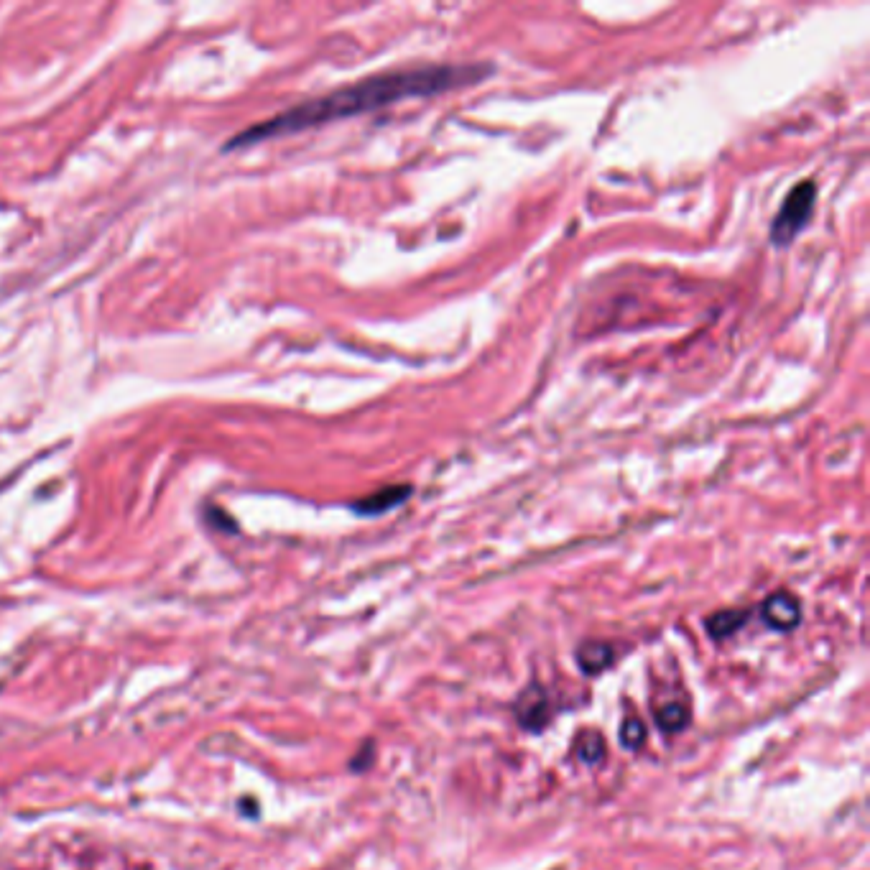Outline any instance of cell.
<instances>
[{"instance_id":"obj_1","label":"cell","mask_w":870,"mask_h":870,"mask_svg":"<svg viewBox=\"0 0 870 870\" xmlns=\"http://www.w3.org/2000/svg\"><path fill=\"white\" fill-rule=\"evenodd\" d=\"M495 67L490 62H465V64H421V67L388 69V72L373 74L353 85L337 87L327 95L309 100V103L296 105L286 113L276 115L271 120H263L258 126L248 128L240 136L225 146L243 148L261 143L266 138L291 136L309 128L327 126L335 120L355 118V115L373 113V110L388 108L401 100H414V97H434L444 92L460 90V87H475L485 82Z\"/></svg>"},{"instance_id":"obj_2","label":"cell","mask_w":870,"mask_h":870,"mask_svg":"<svg viewBox=\"0 0 870 870\" xmlns=\"http://www.w3.org/2000/svg\"><path fill=\"white\" fill-rule=\"evenodd\" d=\"M814 205H817V184L812 179H804L797 187L791 189L784 197V205L776 212L774 225H771V243L776 248H784V245L794 243L797 235L812 220Z\"/></svg>"},{"instance_id":"obj_3","label":"cell","mask_w":870,"mask_h":870,"mask_svg":"<svg viewBox=\"0 0 870 870\" xmlns=\"http://www.w3.org/2000/svg\"><path fill=\"white\" fill-rule=\"evenodd\" d=\"M761 618L768 628L774 631H791L802 620V605L789 592H774L771 598L763 600Z\"/></svg>"},{"instance_id":"obj_4","label":"cell","mask_w":870,"mask_h":870,"mask_svg":"<svg viewBox=\"0 0 870 870\" xmlns=\"http://www.w3.org/2000/svg\"><path fill=\"white\" fill-rule=\"evenodd\" d=\"M409 495L411 485H388V488H381L355 501L353 511L358 516H381V513L393 511V508H399L401 503L409 501Z\"/></svg>"},{"instance_id":"obj_5","label":"cell","mask_w":870,"mask_h":870,"mask_svg":"<svg viewBox=\"0 0 870 870\" xmlns=\"http://www.w3.org/2000/svg\"><path fill=\"white\" fill-rule=\"evenodd\" d=\"M518 723L529 730H539L549 720V700L541 687H529L516 702Z\"/></svg>"},{"instance_id":"obj_6","label":"cell","mask_w":870,"mask_h":870,"mask_svg":"<svg viewBox=\"0 0 870 870\" xmlns=\"http://www.w3.org/2000/svg\"><path fill=\"white\" fill-rule=\"evenodd\" d=\"M613 659H615V649L610 646V643H603V641L585 643V646H580V651H577V664H580V669L585 671V674H600V671L608 669V666L613 664Z\"/></svg>"},{"instance_id":"obj_7","label":"cell","mask_w":870,"mask_h":870,"mask_svg":"<svg viewBox=\"0 0 870 870\" xmlns=\"http://www.w3.org/2000/svg\"><path fill=\"white\" fill-rule=\"evenodd\" d=\"M745 620H748V613H745V610H720V613L707 618V631H710L712 638L720 641V638L733 636L738 628H743Z\"/></svg>"},{"instance_id":"obj_8","label":"cell","mask_w":870,"mask_h":870,"mask_svg":"<svg viewBox=\"0 0 870 870\" xmlns=\"http://www.w3.org/2000/svg\"><path fill=\"white\" fill-rule=\"evenodd\" d=\"M687 720H689V712L684 705H666L656 712V723H659V728L666 730V733H679V730H684L687 728Z\"/></svg>"},{"instance_id":"obj_9","label":"cell","mask_w":870,"mask_h":870,"mask_svg":"<svg viewBox=\"0 0 870 870\" xmlns=\"http://www.w3.org/2000/svg\"><path fill=\"white\" fill-rule=\"evenodd\" d=\"M577 753H580V758L585 763H598L605 753V743L600 738V733L590 730V733L582 735L580 745H577Z\"/></svg>"},{"instance_id":"obj_10","label":"cell","mask_w":870,"mask_h":870,"mask_svg":"<svg viewBox=\"0 0 870 870\" xmlns=\"http://www.w3.org/2000/svg\"><path fill=\"white\" fill-rule=\"evenodd\" d=\"M643 738H646V728H643V723L641 720H636V717L626 720L623 728H620V743L626 745V748H631V751H638V748H641Z\"/></svg>"}]
</instances>
